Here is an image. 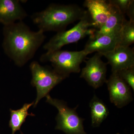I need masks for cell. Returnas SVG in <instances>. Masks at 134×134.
I'll use <instances>...</instances> for the list:
<instances>
[{"mask_svg":"<svg viewBox=\"0 0 134 134\" xmlns=\"http://www.w3.org/2000/svg\"><path fill=\"white\" fill-rule=\"evenodd\" d=\"M109 3L122 14H126L129 20L134 21L133 0H110Z\"/></svg>","mask_w":134,"mask_h":134,"instance_id":"obj_17","label":"cell"},{"mask_svg":"<svg viewBox=\"0 0 134 134\" xmlns=\"http://www.w3.org/2000/svg\"><path fill=\"white\" fill-rule=\"evenodd\" d=\"M102 55L96 53L86 61V66L82 69L80 77L86 80L95 89L102 86L107 81V64L101 59Z\"/></svg>","mask_w":134,"mask_h":134,"instance_id":"obj_7","label":"cell"},{"mask_svg":"<svg viewBox=\"0 0 134 134\" xmlns=\"http://www.w3.org/2000/svg\"><path fill=\"white\" fill-rule=\"evenodd\" d=\"M91 117V125L93 127L99 126L109 114L106 105L101 99L94 95L90 103Z\"/></svg>","mask_w":134,"mask_h":134,"instance_id":"obj_14","label":"cell"},{"mask_svg":"<svg viewBox=\"0 0 134 134\" xmlns=\"http://www.w3.org/2000/svg\"><path fill=\"white\" fill-rule=\"evenodd\" d=\"M134 91V67L122 70L116 73Z\"/></svg>","mask_w":134,"mask_h":134,"instance_id":"obj_18","label":"cell"},{"mask_svg":"<svg viewBox=\"0 0 134 134\" xmlns=\"http://www.w3.org/2000/svg\"><path fill=\"white\" fill-rule=\"evenodd\" d=\"M83 6L88 9L92 27L95 30H98L104 25L114 9L108 1L105 0H86Z\"/></svg>","mask_w":134,"mask_h":134,"instance_id":"obj_10","label":"cell"},{"mask_svg":"<svg viewBox=\"0 0 134 134\" xmlns=\"http://www.w3.org/2000/svg\"><path fill=\"white\" fill-rule=\"evenodd\" d=\"M88 55L83 50L80 51L60 50L42 54L40 60L42 62H51L53 69L66 78L71 73L80 72V65Z\"/></svg>","mask_w":134,"mask_h":134,"instance_id":"obj_3","label":"cell"},{"mask_svg":"<svg viewBox=\"0 0 134 134\" xmlns=\"http://www.w3.org/2000/svg\"><path fill=\"white\" fill-rule=\"evenodd\" d=\"M30 68L32 75L31 84L37 90V98L34 104L36 107L41 99L48 95L53 88L66 78L53 69L43 66L36 61L31 63Z\"/></svg>","mask_w":134,"mask_h":134,"instance_id":"obj_6","label":"cell"},{"mask_svg":"<svg viewBox=\"0 0 134 134\" xmlns=\"http://www.w3.org/2000/svg\"><path fill=\"white\" fill-rule=\"evenodd\" d=\"M126 20L125 15L114 7L112 13L107 21L100 29H94L90 37H96L102 35H119Z\"/></svg>","mask_w":134,"mask_h":134,"instance_id":"obj_13","label":"cell"},{"mask_svg":"<svg viewBox=\"0 0 134 134\" xmlns=\"http://www.w3.org/2000/svg\"><path fill=\"white\" fill-rule=\"evenodd\" d=\"M28 14L18 0H0V23L8 25L23 21Z\"/></svg>","mask_w":134,"mask_h":134,"instance_id":"obj_11","label":"cell"},{"mask_svg":"<svg viewBox=\"0 0 134 134\" xmlns=\"http://www.w3.org/2000/svg\"><path fill=\"white\" fill-rule=\"evenodd\" d=\"M119 35L90 37L84 50L88 54L93 52L104 53L111 51L118 44Z\"/></svg>","mask_w":134,"mask_h":134,"instance_id":"obj_12","label":"cell"},{"mask_svg":"<svg viewBox=\"0 0 134 134\" xmlns=\"http://www.w3.org/2000/svg\"><path fill=\"white\" fill-rule=\"evenodd\" d=\"M106 83L111 103L121 108L133 100L130 87L116 73H112Z\"/></svg>","mask_w":134,"mask_h":134,"instance_id":"obj_8","label":"cell"},{"mask_svg":"<svg viewBox=\"0 0 134 134\" xmlns=\"http://www.w3.org/2000/svg\"><path fill=\"white\" fill-rule=\"evenodd\" d=\"M46 97V102L56 107L58 111L55 119V130L62 131L66 134H87L84 129L85 119L79 117L76 111L78 106L70 108L63 100L52 98L49 95Z\"/></svg>","mask_w":134,"mask_h":134,"instance_id":"obj_5","label":"cell"},{"mask_svg":"<svg viewBox=\"0 0 134 134\" xmlns=\"http://www.w3.org/2000/svg\"><path fill=\"white\" fill-rule=\"evenodd\" d=\"M134 43V21L126 19L119 33L117 46L129 47Z\"/></svg>","mask_w":134,"mask_h":134,"instance_id":"obj_16","label":"cell"},{"mask_svg":"<svg viewBox=\"0 0 134 134\" xmlns=\"http://www.w3.org/2000/svg\"><path fill=\"white\" fill-rule=\"evenodd\" d=\"M116 134H120L119 133H117Z\"/></svg>","mask_w":134,"mask_h":134,"instance_id":"obj_19","label":"cell"},{"mask_svg":"<svg viewBox=\"0 0 134 134\" xmlns=\"http://www.w3.org/2000/svg\"><path fill=\"white\" fill-rule=\"evenodd\" d=\"M34 102L24 104L23 107L18 110L10 109V118L9 126L12 130V134H15L16 131L20 130L22 125L25 122L28 115H32L28 113V110L34 104Z\"/></svg>","mask_w":134,"mask_h":134,"instance_id":"obj_15","label":"cell"},{"mask_svg":"<svg viewBox=\"0 0 134 134\" xmlns=\"http://www.w3.org/2000/svg\"><path fill=\"white\" fill-rule=\"evenodd\" d=\"M92 24L87 11L77 24L68 30L59 32L51 38L43 46V48L51 53L60 50L68 44L76 43L88 35H91L94 29H91Z\"/></svg>","mask_w":134,"mask_h":134,"instance_id":"obj_4","label":"cell"},{"mask_svg":"<svg viewBox=\"0 0 134 134\" xmlns=\"http://www.w3.org/2000/svg\"><path fill=\"white\" fill-rule=\"evenodd\" d=\"M100 54L108 60L112 73L134 67V50L130 47L117 46L111 51Z\"/></svg>","mask_w":134,"mask_h":134,"instance_id":"obj_9","label":"cell"},{"mask_svg":"<svg viewBox=\"0 0 134 134\" xmlns=\"http://www.w3.org/2000/svg\"><path fill=\"white\" fill-rule=\"evenodd\" d=\"M3 34L4 52L19 67L33 58L46 38L43 31H32L23 21L4 26Z\"/></svg>","mask_w":134,"mask_h":134,"instance_id":"obj_1","label":"cell"},{"mask_svg":"<svg viewBox=\"0 0 134 134\" xmlns=\"http://www.w3.org/2000/svg\"><path fill=\"white\" fill-rule=\"evenodd\" d=\"M86 10L76 5L50 4L45 9L31 16L39 30L46 31L65 30L69 25L81 19Z\"/></svg>","mask_w":134,"mask_h":134,"instance_id":"obj_2","label":"cell"}]
</instances>
